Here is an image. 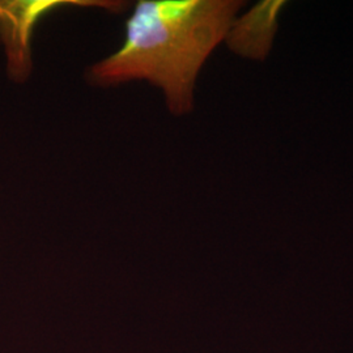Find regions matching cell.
<instances>
[{
	"label": "cell",
	"mask_w": 353,
	"mask_h": 353,
	"mask_svg": "<svg viewBox=\"0 0 353 353\" xmlns=\"http://www.w3.org/2000/svg\"><path fill=\"white\" fill-rule=\"evenodd\" d=\"M245 3L237 0H141L126 21L123 45L88 70L89 81L117 85L147 80L164 92L169 110H192L203 64Z\"/></svg>",
	"instance_id": "obj_1"
},
{
	"label": "cell",
	"mask_w": 353,
	"mask_h": 353,
	"mask_svg": "<svg viewBox=\"0 0 353 353\" xmlns=\"http://www.w3.org/2000/svg\"><path fill=\"white\" fill-rule=\"evenodd\" d=\"M126 6L112 0H0V41L10 75L16 81H23L30 74V39L34 26L48 13L62 7H99L119 12Z\"/></svg>",
	"instance_id": "obj_2"
},
{
	"label": "cell",
	"mask_w": 353,
	"mask_h": 353,
	"mask_svg": "<svg viewBox=\"0 0 353 353\" xmlns=\"http://www.w3.org/2000/svg\"><path fill=\"white\" fill-rule=\"evenodd\" d=\"M285 4L281 0H265L234 19L225 37L229 49L249 59L265 61L272 49L279 16Z\"/></svg>",
	"instance_id": "obj_3"
}]
</instances>
